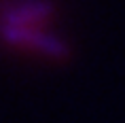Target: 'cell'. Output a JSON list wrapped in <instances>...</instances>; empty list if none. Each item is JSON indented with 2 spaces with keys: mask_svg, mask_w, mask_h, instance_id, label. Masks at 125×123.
Wrapping results in <instances>:
<instances>
[{
  "mask_svg": "<svg viewBox=\"0 0 125 123\" xmlns=\"http://www.w3.org/2000/svg\"><path fill=\"white\" fill-rule=\"evenodd\" d=\"M51 13L45 0H0V43L15 51L55 55L62 45L53 36Z\"/></svg>",
  "mask_w": 125,
  "mask_h": 123,
  "instance_id": "6da1fadb",
  "label": "cell"
}]
</instances>
